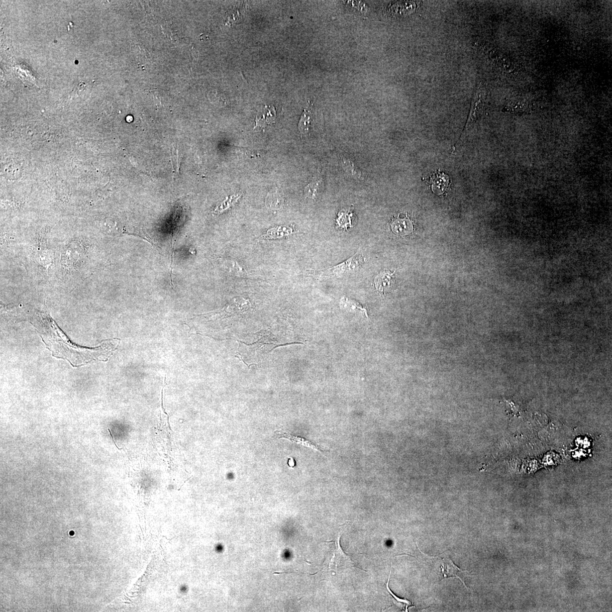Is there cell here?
Instances as JSON below:
<instances>
[{"instance_id":"3957f363","label":"cell","mask_w":612,"mask_h":612,"mask_svg":"<svg viewBox=\"0 0 612 612\" xmlns=\"http://www.w3.org/2000/svg\"><path fill=\"white\" fill-rule=\"evenodd\" d=\"M84 254L85 249L83 244L79 240H73L65 248L61 256L63 266L65 269L74 268L83 258Z\"/></svg>"},{"instance_id":"9c48e42d","label":"cell","mask_w":612,"mask_h":612,"mask_svg":"<svg viewBox=\"0 0 612 612\" xmlns=\"http://www.w3.org/2000/svg\"><path fill=\"white\" fill-rule=\"evenodd\" d=\"M443 562L442 569L444 577L445 578L453 577H457L460 579L461 582L463 583L464 586L467 588L464 579L466 575V573H468V571L460 570L453 563L450 558H446L445 560H444Z\"/></svg>"},{"instance_id":"9a60e30c","label":"cell","mask_w":612,"mask_h":612,"mask_svg":"<svg viewBox=\"0 0 612 612\" xmlns=\"http://www.w3.org/2000/svg\"><path fill=\"white\" fill-rule=\"evenodd\" d=\"M311 122V112L309 110L305 109L303 115L301 116L299 125V128L302 134H306L308 132Z\"/></svg>"},{"instance_id":"8992f818","label":"cell","mask_w":612,"mask_h":612,"mask_svg":"<svg viewBox=\"0 0 612 612\" xmlns=\"http://www.w3.org/2000/svg\"><path fill=\"white\" fill-rule=\"evenodd\" d=\"M428 183L431 187L432 192L438 195L446 193L451 186L450 178L439 171H436L430 176Z\"/></svg>"},{"instance_id":"d6986e66","label":"cell","mask_w":612,"mask_h":612,"mask_svg":"<svg viewBox=\"0 0 612 612\" xmlns=\"http://www.w3.org/2000/svg\"><path fill=\"white\" fill-rule=\"evenodd\" d=\"M347 219L351 221L350 214L346 213H341L339 217L336 220L338 225L344 228L352 226V224L346 221Z\"/></svg>"},{"instance_id":"8fae6325","label":"cell","mask_w":612,"mask_h":612,"mask_svg":"<svg viewBox=\"0 0 612 612\" xmlns=\"http://www.w3.org/2000/svg\"><path fill=\"white\" fill-rule=\"evenodd\" d=\"M276 118V112L273 107L265 106L263 111L260 113L256 117V126H262L270 125L273 123Z\"/></svg>"},{"instance_id":"e0dca14e","label":"cell","mask_w":612,"mask_h":612,"mask_svg":"<svg viewBox=\"0 0 612 612\" xmlns=\"http://www.w3.org/2000/svg\"><path fill=\"white\" fill-rule=\"evenodd\" d=\"M342 166H343L342 167H343V168L346 170V172H348L352 175V176L358 178L361 177V173L360 171L355 169L354 164L352 162L344 160L343 162H342Z\"/></svg>"},{"instance_id":"277c9868","label":"cell","mask_w":612,"mask_h":612,"mask_svg":"<svg viewBox=\"0 0 612 612\" xmlns=\"http://www.w3.org/2000/svg\"><path fill=\"white\" fill-rule=\"evenodd\" d=\"M341 534H339L335 539L332 541H326L327 542H332L336 545V549L334 550L333 557L330 562V566L332 568L334 567L336 570H345L346 569L351 568H357L355 566L354 563L350 558L348 554H346L344 550H342L340 544Z\"/></svg>"},{"instance_id":"5b68a950","label":"cell","mask_w":612,"mask_h":612,"mask_svg":"<svg viewBox=\"0 0 612 612\" xmlns=\"http://www.w3.org/2000/svg\"><path fill=\"white\" fill-rule=\"evenodd\" d=\"M32 254L36 262L44 267L48 268L52 264L54 258L47 247L44 234H39L36 238Z\"/></svg>"},{"instance_id":"6da1fadb","label":"cell","mask_w":612,"mask_h":612,"mask_svg":"<svg viewBox=\"0 0 612 612\" xmlns=\"http://www.w3.org/2000/svg\"><path fill=\"white\" fill-rule=\"evenodd\" d=\"M55 340V339H54ZM61 342V345L53 344V346H60L61 349L56 350V352H53V356L59 358H65L70 363L72 362L73 357V354L75 353L77 357H79L81 362L82 365L88 364L92 361L97 360L99 356H100V352H102L103 350L102 349V345H101L98 348L94 349H88L81 348L80 346H77L74 344H71V342L65 340V337L62 338L61 336V341H60L58 339L56 340Z\"/></svg>"},{"instance_id":"30bf717a","label":"cell","mask_w":612,"mask_h":612,"mask_svg":"<svg viewBox=\"0 0 612 612\" xmlns=\"http://www.w3.org/2000/svg\"><path fill=\"white\" fill-rule=\"evenodd\" d=\"M394 280V273L383 272L375 278L374 283L377 291L380 294H385L391 288Z\"/></svg>"},{"instance_id":"2e32d148","label":"cell","mask_w":612,"mask_h":612,"mask_svg":"<svg viewBox=\"0 0 612 612\" xmlns=\"http://www.w3.org/2000/svg\"><path fill=\"white\" fill-rule=\"evenodd\" d=\"M340 306L341 307L349 308V309H352V310H354L356 309H360L361 310V311H364V313H365L366 316L367 317H368V315H367V311L366 309L363 308L362 306L358 303H355V302L349 300L348 299H346V298L345 297L342 298V299H341V302H340Z\"/></svg>"},{"instance_id":"7c38bea8","label":"cell","mask_w":612,"mask_h":612,"mask_svg":"<svg viewBox=\"0 0 612 612\" xmlns=\"http://www.w3.org/2000/svg\"><path fill=\"white\" fill-rule=\"evenodd\" d=\"M391 226L394 233L400 235L409 234L413 230V225L409 219L396 220Z\"/></svg>"},{"instance_id":"ffe728a7","label":"cell","mask_w":612,"mask_h":612,"mask_svg":"<svg viewBox=\"0 0 612 612\" xmlns=\"http://www.w3.org/2000/svg\"><path fill=\"white\" fill-rule=\"evenodd\" d=\"M288 464H289V467H291L292 468L295 467L296 466V462H295V459H294L292 458H291V459H289L288 461Z\"/></svg>"},{"instance_id":"5bb4252c","label":"cell","mask_w":612,"mask_h":612,"mask_svg":"<svg viewBox=\"0 0 612 612\" xmlns=\"http://www.w3.org/2000/svg\"><path fill=\"white\" fill-rule=\"evenodd\" d=\"M322 185H323V179L319 176L316 177L313 179V181L306 187L305 191L306 195L309 198H315L317 193L318 190H319Z\"/></svg>"},{"instance_id":"4fadbf2b","label":"cell","mask_w":612,"mask_h":612,"mask_svg":"<svg viewBox=\"0 0 612 612\" xmlns=\"http://www.w3.org/2000/svg\"><path fill=\"white\" fill-rule=\"evenodd\" d=\"M391 575V571H390L389 580H388L387 587H386L388 593H389L390 595L392 596V597H393L394 599V603L395 605H397L398 607L400 608V609H401L402 610H405L406 612H408V609H409V608L412 607L413 606V604H412V603L410 602L409 601H408V600L398 598L397 596L395 595L393 593V591L391 590L389 587V582L390 580Z\"/></svg>"},{"instance_id":"ba28073f","label":"cell","mask_w":612,"mask_h":612,"mask_svg":"<svg viewBox=\"0 0 612 612\" xmlns=\"http://www.w3.org/2000/svg\"><path fill=\"white\" fill-rule=\"evenodd\" d=\"M483 88L481 85L479 86L478 91H477L474 100L472 102V107L470 113H469V117L467 120L466 126L463 130L462 136L460 138V140L462 139L464 134H466L469 128L474 123V122L477 119L478 116V113L481 108V106L483 104Z\"/></svg>"},{"instance_id":"52a82bcc","label":"cell","mask_w":612,"mask_h":612,"mask_svg":"<svg viewBox=\"0 0 612 612\" xmlns=\"http://www.w3.org/2000/svg\"><path fill=\"white\" fill-rule=\"evenodd\" d=\"M274 437L276 439H285L289 440L291 442L300 444V445L313 449L316 451H319L321 454H324L325 450L318 444L311 441V440L306 439L305 438L301 437V436H296L289 433L288 432L283 431H276L275 432Z\"/></svg>"},{"instance_id":"ac0fdd59","label":"cell","mask_w":612,"mask_h":612,"mask_svg":"<svg viewBox=\"0 0 612 612\" xmlns=\"http://www.w3.org/2000/svg\"><path fill=\"white\" fill-rule=\"evenodd\" d=\"M267 206L276 208L281 206V199L277 194L269 195L266 200Z\"/></svg>"},{"instance_id":"7a4b0ae2","label":"cell","mask_w":612,"mask_h":612,"mask_svg":"<svg viewBox=\"0 0 612 612\" xmlns=\"http://www.w3.org/2000/svg\"><path fill=\"white\" fill-rule=\"evenodd\" d=\"M364 258L362 255L356 254L347 260L344 263L337 265L336 267L317 272H313V275L321 278H332V277L340 276L346 273L358 270L363 263Z\"/></svg>"}]
</instances>
